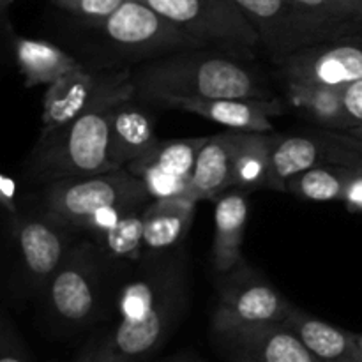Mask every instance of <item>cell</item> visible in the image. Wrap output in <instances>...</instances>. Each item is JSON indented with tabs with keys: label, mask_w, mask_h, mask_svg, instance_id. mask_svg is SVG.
I'll use <instances>...</instances> for the list:
<instances>
[{
	"label": "cell",
	"mask_w": 362,
	"mask_h": 362,
	"mask_svg": "<svg viewBox=\"0 0 362 362\" xmlns=\"http://www.w3.org/2000/svg\"><path fill=\"white\" fill-rule=\"evenodd\" d=\"M0 4H2V11H4V13H6L7 7H9L11 4H13V0H0Z\"/></svg>",
	"instance_id": "e575fe53"
},
{
	"label": "cell",
	"mask_w": 362,
	"mask_h": 362,
	"mask_svg": "<svg viewBox=\"0 0 362 362\" xmlns=\"http://www.w3.org/2000/svg\"><path fill=\"white\" fill-rule=\"evenodd\" d=\"M239 4L253 23L260 46L276 64L359 28L315 13L297 0H239Z\"/></svg>",
	"instance_id": "5b68a950"
},
{
	"label": "cell",
	"mask_w": 362,
	"mask_h": 362,
	"mask_svg": "<svg viewBox=\"0 0 362 362\" xmlns=\"http://www.w3.org/2000/svg\"><path fill=\"white\" fill-rule=\"evenodd\" d=\"M136 95L133 73L117 71L98 99L74 120L53 131H42L28 163L35 182H57L74 177L113 172L110 159V120L113 110Z\"/></svg>",
	"instance_id": "6da1fadb"
},
{
	"label": "cell",
	"mask_w": 362,
	"mask_h": 362,
	"mask_svg": "<svg viewBox=\"0 0 362 362\" xmlns=\"http://www.w3.org/2000/svg\"><path fill=\"white\" fill-rule=\"evenodd\" d=\"M293 304L274 288L267 278L258 274L250 264L240 262L235 269L221 274L218 303L212 315V329L239 324L285 322Z\"/></svg>",
	"instance_id": "52a82bcc"
},
{
	"label": "cell",
	"mask_w": 362,
	"mask_h": 362,
	"mask_svg": "<svg viewBox=\"0 0 362 362\" xmlns=\"http://www.w3.org/2000/svg\"><path fill=\"white\" fill-rule=\"evenodd\" d=\"M285 324L303 339L318 362H362L354 332L334 327L299 308H293Z\"/></svg>",
	"instance_id": "44dd1931"
},
{
	"label": "cell",
	"mask_w": 362,
	"mask_h": 362,
	"mask_svg": "<svg viewBox=\"0 0 362 362\" xmlns=\"http://www.w3.org/2000/svg\"><path fill=\"white\" fill-rule=\"evenodd\" d=\"M11 228L25 276L35 286L46 288L71 250L66 233L69 226L45 212L42 216H18L11 219Z\"/></svg>",
	"instance_id": "5bb4252c"
},
{
	"label": "cell",
	"mask_w": 362,
	"mask_h": 362,
	"mask_svg": "<svg viewBox=\"0 0 362 362\" xmlns=\"http://www.w3.org/2000/svg\"><path fill=\"white\" fill-rule=\"evenodd\" d=\"M0 362H28L21 350L20 341L11 327L9 320L2 322V334H0Z\"/></svg>",
	"instance_id": "f546056e"
},
{
	"label": "cell",
	"mask_w": 362,
	"mask_h": 362,
	"mask_svg": "<svg viewBox=\"0 0 362 362\" xmlns=\"http://www.w3.org/2000/svg\"><path fill=\"white\" fill-rule=\"evenodd\" d=\"M239 131L209 136L194 163L186 197L197 202H214L233 187V154Z\"/></svg>",
	"instance_id": "ac0fdd59"
},
{
	"label": "cell",
	"mask_w": 362,
	"mask_h": 362,
	"mask_svg": "<svg viewBox=\"0 0 362 362\" xmlns=\"http://www.w3.org/2000/svg\"><path fill=\"white\" fill-rule=\"evenodd\" d=\"M276 134L243 133L239 131L233 154V187L253 193L267 189L274 191V152Z\"/></svg>",
	"instance_id": "603a6c76"
},
{
	"label": "cell",
	"mask_w": 362,
	"mask_h": 362,
	"mask_svg": "<svg viewBox=\"0 0 362 362\" xmlns=\"http://www.w3.org/2000/svg\"><path fill=\"white\" fill-rule=\"evenodd\" d=\"M112 45L138 55H168L200 48L189 34L144 0H126L115 13L95 25Z\"/></svg>",
	"instance_id": "ba28073f"
},
{
	"label": "cell",
	"mask_w": 362,
	"mask_h": 362,
	"mask_svg": "<svg viewBox=\"0 0 362 362\" xmlns=\"http://www.w3.org/2000/svg\"><path fill=\"white\" fill-rule=\"evenodd\" d=\"M144 212L145 207L131 209L115 225L94 235L99 250L119 260H140L145 255Z\"/></svg>",
	"instance_id": "484cf974"
},
{
	"label": "cell",
	"mask_w": 362,
	"mask_h": 362,
	"mask_svg": "<svg viewBox=\"0 0 362 362\" xmlns=\"http://www.w3.org/2000/svg\"><path fill=\"white\" fill-rule=\"evenodd\" d=\"M341 202L346 205V209H349L350 212H354V214H362V170H359V172L350 179L345 191V197H343Z\"/></svg>",
	"instance_id": "1f68e13d"
},
{
	"label": "cell",
	"mask_w": 362,
	"mask_h": 362,
	"mask_svg": "<svg viewBox=\"0 0 362 362\" xmlns=\"http://www.w3.org/2000/svg\"><path fill=\"white\" fill-rule=\"evenodd\" d=\"M99 251L90 240L78 243L46 285L49 308L66 324H87L98 311Z\"/></svg>",
	"instance_id": "30bf717a"
},
{
	"label": "cell",
	"mask_w": 362,
	"mask_h": 362,
	"mask_svg": "<svg viewBox=\"0 0 362 362\" xmlns=\"http://www.w3.org/2000/svg\"><path fill=\"white\" fill-rule=\"evenodd\" d=\"M198 202L189 197L158 198L145 207V255L159 257L173 250L186 237L194 219Z\"/></svg>",
	"instance_id": "d6986e66"
},
{
	"label": "cell",
	"mask_w": 362,
	"mask_h": 362,
	"mask_svg": "<svg viewBox=\"0 0 362 362\" xmlns=\"http://www.w3.org/2000/svg\"><path fill=\"white\" fill-rule=\"evenodd\" d=\"M317 166L362 170V140L345 131L324 129L310 134H276L272 168L274 191L286 193V180Z\"/></svg>",
	"instance_id": "9c48e42d"
},
{
	"label": "cell",
	"mask_w": 362,
	"mask_h": 362,
	"mask_svg": "<svg viewBox=\"0 0 362 362\" xmlns=\"http://www.w3.org/2000/svg\"><path fill=\"white\" fill-rule=\"evenodd\" d=\"M286 95L293 108L299 110L324 129H350V120L343 99V85L286 81Z\"/></svg>",
	"instance_id": "cb8c5ba5"
},
{
	"label": "cell",
	"mask_w": 362,
	"mask_h": 362,
	"mask_svg": "<svg viewBox=\"0 0 362 362\" xmlns=\"http://www.w3.org/2000/svg\"><path fill=\"white\" fill-rule=\"evenodd\" d=\"M170 362H198V361H194V359H187V357H180V359L170 361Z\"/></svg>",
	"instance_id": "d590c367"
},
{
	"label": "cell",
	"mask_w": 362,
	"mask_h": 362,
	"mask_svg": "<svg viewBox=\"0 0 362 362\" xmlns=\"http://www.w3.org/2000/svg\"><path fill=\"white\" fill-rule=\"evenodd\" d=\"M13 48L18 69L23 76L25 87L28 88L39 87V85L48 87L59 78L66 76L67 73L83 67L73 55L45 39L14 35Z\"/></svg>",
	"instance_id": "7402d4cb"
},
{
	"label": "cell",
	"mask_w": 362,
	"mask_h": 362,
	"mask_svg": "<svg viewBox=\"0 0 362 362\" xmlns=\"http://www.w3.org/2000/svg\"><path fill=\"white\" fill-rule=\"evenodd\" d=\"M345 133H350L352 136H356V138H359V140H362V126L361 127H354V129L345 131Z\"/></svg>",
	"instance_id": "836d02e7"
},
{
	"label": "cell",
	"mask_w": 362,
	"mask_h": 362,
	"mask_svg": "<svg viewBox=\"0 0 362 362\" xmlns=\"http://www.w3.org/2000/svg\"><path fill=\"white\" fill-rule=\"evenodd\" d=\"M131 101L117 106L110 120V159L115 170L126 168L159 141L148 113Z\"/></svg>",
	"instance_id": "ffe728a7"
},
{
	"label": "cell",
	"mask_w": 362,
	"mask_h": 362,
	"mask_svg": "<svg viewBox=\"0 0 362 362\" xmlns=\"http://www.w3.org/2000/svg\"><path fill=\"white\" fill-rule=\"evenodd\" d=\"M138 98L272 99L267 81L250 64L216 49L187 48L144 64L133 73Z\"/></svg>",
	"instance_id": "3957f363"
},
{
	"label": "cell",
	"mask_w": 362,
	"mask_h": 362,
	"mask_svg": "<svg viewBox=\"0 0 362 362\" xmlns=\"http://www.w3.org/2000/svg\"><path fill=\"white\" fill-rule=\"evenodd\" d=\"M108 74L88 73L85 67L48 85L42 101V131H53L80 117L108 85Z\"/></svg>",
	"instance_id": "2e32d148"
},
{
	"label": "cell",
	"mask_w": 362,
	"mask_h": 362,
	"mask_svg": "<svg viewBox=\"0 0 362 362\" xmlns=\"http://www.w3.org/2000/svg\"><path fill=\"white\" fill-rule=\"evenodd\" d=\"M161 105L243 133H272V117L283 113V105L276 98H168Z\"/></svg>",
	"instance_id": "9a60e30c"
},
{
	"label": "cell",
	"mask_w": 362,
	"mask_h": 362,
	"mask_svg": "<svg viewBox=\"0 0 362 362\" xmlns=\"http://www.w3.org/2000/svg\"><path fill=\"white\" fill-rule=\"evenodd\" d=\"M247 194V191L232 187L214 200L212 265L219 274H226L244 262L243 244L250 212Z\"/></svg>",
	"instance_id": "e0dca14e"
},
{
	"label": "cell",
	"mask_w": 362,
	"mask_h": 362,
	"mask_svg": "<svg viewBox=\"0 0 362 362\" xmlns=\"http://www.w3.org/2000/svg\"><path fill=\"white\" fill-rule=\"evenodd\" d=\"M286 81L346 85L362 80V27L278 62Z\"/></svg>",
	"instance_id": "7c38bea8"
},
{
	"label": "cell",
	"mask_w": 362,
	"mask_h": 362,
	"mask_svg": "<svg viewBox=\"0 0 362 362\" xmlns=\"http://www.w3.org/2000/svg\"><path fill=\"white\" fill-rule=\"evenodd\" d=\"M126 0H53L55 6L74 16L87 20L88 23L98 25L115 13Z\"/></svg>",
	"instance_id": "83f0119b"
},
{
	"label": "cell",
	"mask_w": 362,
	"mask_h": 362,
	"mask_svg": "<svg viewBox=\"0 0 362 362\" xmlns=\"http://www.w3.org/2000/svg\"><path fill=\"white\" fill-rule=\"evenodd\" d=\"M148 198L145 184L127 168H120L52 182L45 197V212L71 228H85L88 219L106 209L144 207Z\"/></svg>",
	"instance_id": "277c9868"
},
{
	"label": "cell",
	"mask_w": 362,
	"mask_h": 362,
	"mask_svg": "<svg viewBox=\"0 0 362 362\" xmlns=\"http://www.w3.org/2000/svg\"><path fill=\"white\" fill-rule=\"evenodd\" d=\"M16 180L11 177L9 173H2L0 175V204L6 209L11 219L18 218V205H16Z\"/></svg>",
	"instance_id": "4dcf8cb0"
},
{
	"label": "cell",
	"mask_w": 362,
	"mask_h": 362,
	"mask_svg": "<svg viewBox=\"0 0 362 362\" xmlns=\"http://www.w3.org/2000/svg\"><path fill=\"white\" fill-rule=\"evenodd\" d=\"M187 278L182 257L156 258L126 283L119 297V324L106 346L124 362L151 356L172 334L186 308Z\"/></svg>",
	"instance_id": "7a4b0ae2"
},
{
	"label": "cell",
	"mask_w": 362,
	"mask_h": 362,
	"mask_svg": "<svg viewBox=\"0 0 362 362\" xmlns=\"http://www.w3.org/2000/svg\"><path fill=\"white\" fill-rule=\"evenodd\" d=\"M331 20L362 27V0H297Z\"/></svg>",
	"instance_id": "4316f807"
},
{
	"label": "cell",
	"mask_w": 362,
	"mask_h": 362,
	"mask_svg": "<svg viewBox=\"0 0 362 362\" xmlns=\"http://www.w3.org/2000/svg\"><path fill=\"white\" fill-rule=\"evenodd\" d=\"M207 140L209 136L158 141L126 168L145 184L152 200L186 197L194 163Z\"/></svg>",
	"instance_id": "4fadbf2b"
},
{
	"label": "cell",
	"mask_w": 362,
	"mask_h": 362,
	"mask_svg": "<svg viewBox=\"0 0 362 362\" xmlns=\"http://www.w3.org/2000/svg\"><path fill=\"white\" fill-rule=\"evenodd\" d=\"M359 168L317 166L286 180V193L306 202H341L350 179Z\"/></svg>",
	"instance_id": "d4e9b609"
},
{
	"label": "cell",
	"mask_w": 362,
	"mask_h": 362,
	"mask_svg": "<svg viewBox=\"0 0 362 362\" xmlns=\"http://www.w3.org/2000/svg\"><path fill=\"white\" fill-rule=\"evenodd\" d=\"M212 336L230 362H318L285 322L225 325Z\"/></svg>",
	"instance_id": "8fae6325"
},
{
	"label": "cell",
	"mask_w": 362,
	"mask_h": 362,
	"mask_svg": "<svg viewBox=\"0 0 362 362\" xmlns=\"http://www.w3.org/2000/svg\"><path fill=\"white\" fill-rule=\"evenodd\" d=\"M356 341H357V345H359V350L362 354V334H356Z\"/></svg>",
	"instance_id": "8d00e7d4"
},
{
	"label": "cell",
	"mask_w": 362,
	"mask_h": 362,
	"mask_svg": "<svg viewBox=\"0 0 362 362\" xmlns=\"http://www.w3.org/2000/svg\"><path fill=\"white\" fill-rule=\"evenodd\" d=\"M76 362H124V361L120 359L119 356H115V354L106 346V343H101L99 346L88 350L87 354H83V356H81Z\"/></svg>",
	"instance_id": "d6a6232c"
},
{
	"label": "cell",
	"mask_w": 362,
	"mask_h": 362,
	"mask_svg": "<svg viewBox=\"0 0 362 362\" xmlns=\"http://www.w3.org/2000/svg\"><path fill=\"white\" fill-rule=\"evenodd\" d=\"M179 25L200 46H260L257 30L239 0H144Z\"/></svg>",
	"instance_id": "8992f818"
},
{
	"label": "cell",
	"mask_w": 362,
	"mask_h": 362,
	"mask_svg": "<svg viewBox=\"0 0 362 362\" xmlns=\"http://www.w3.org/2000/svg\"><path fill=\"white\" fill-rule=\"evenodd\" d=\"M346 115L350 120V129L362 126V80L343 85ZM349 129V131H350Z\"/></svg>",
	"instance_id": "f1b7e54d"
}]
</instances>
